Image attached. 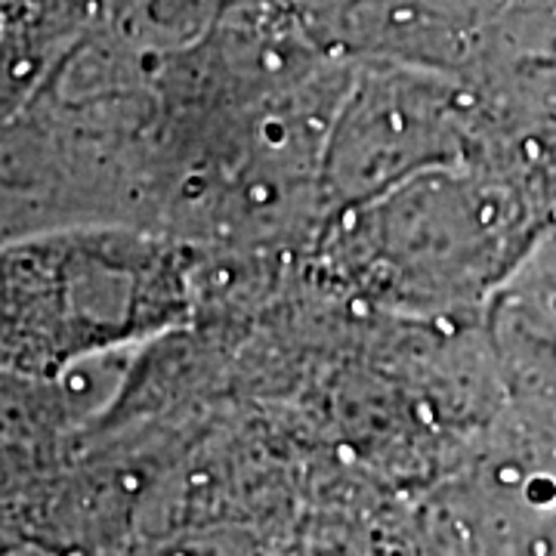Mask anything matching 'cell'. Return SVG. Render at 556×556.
Returning a JSON list of instances; mask_svg holds the SVG:
<instances>
[{
  "instance_id": "1",
  "label": "cell",
  "mask_w": 556,
  "mask_h": 556,
  "mask_svg": "<svg viewBox=\"0 0 556 556\" xmlns=\"http://www.w3.org/2000/svg\"><path fill=\"white\" fill-rule=\"evenodd\" d=\"M201 251L134 226L40 232L0 248V368L56 378L80 358L182 328Z\"/></svg>"
},
{
  "instance_id": "2",
  "label": "cell",
  "mask_w": 556,
  "mask_h": 556,
  "mask_svg": "<svg viewBox=\"0 0 556 556\" xmlns=\"http://www.w3.org/2000/svg\"><path fill=\"white\" fill-rule=\"evenodd\" d=\"M526 204L482 161L439 167L343 211L321 251L375 306L455 313L477 306L526 248Z\"/></svg>"
},
{
  "instance_id": "3",
  "label": "cell",
  "mask_w": 556,
  "mask_h": 556,
  "mask_svg": "<svg viewBox=\"0 0 556 556\" xmlns=\"http://www.w3.org/2000/svg\"><path fill=\"white\" fill-rule=\"evenodd\" d=\"M477 109L427 65L368 62L353 72L321 159L331 219L439 167L479 161Z\"/></svg>"
}]
</instances>
